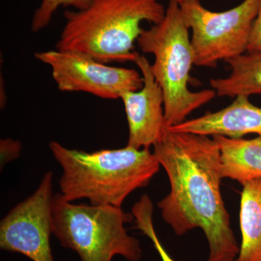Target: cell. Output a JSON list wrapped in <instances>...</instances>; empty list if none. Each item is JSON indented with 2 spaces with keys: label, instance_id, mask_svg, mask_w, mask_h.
<instances>
[{
  "label": "cell",
  "instance_id": "obj_1",
  "mask_svg": "<svg viewBox=\"0 0 261 261\" xmlns=\"http://www.w3.org/2000/svg\"><path fill=\"white\" fill-rule=\"evenodd\" d=\"M153 147L171 188L158 203L165 222L178 236L201 228L209 245L207 261H235L240 246L221 196V159L216 141L166 127Z\"/></svg>",
  "mask_w": 261,
  "mask_h": 261
},
{
  "label": "cell",
  "instance_id": "obj_2",
  "mask_svg": "<svg viewBox=\"0 0 261 261\" xmlns=\"http://www.w3.org/2000/svg\"><path fill=\"white\" fill-rule=\"evenodd\" d=\"M49 146L63 168L59 186L68 202L87 199L91 205L121 207L130 193L149 185L161 166L149 148L127 145L87 152L56 141Z\"/></svg>",
  "mask_w": 261,
  "mask_h": 261
},
{
  "label": "cell",
  "instance_id": "obj_3",
  "mask_svg": "<svg viewBox=\"0 0 261 261\" xmlns=\"http://www.w3.org/2000/svg\"><path fill=\"white\" fill-rule=\"evenodd\" d=\"M161 0H92L83 10H66L56 49L80 51L103 63L135 62L143 21L159 24L166 9Z\"/></svg>",
  "mask_w": 261,
  "mask_h": 261
},
{
  "label": "cell",
  "instance_id": "obj_4",
  "mask_svg": "<svg viewBox=\"0 0 261 261\" xmlns=\"http://www.w3.org/2000/svg\"><path fill=\"white\" fill-rule=\"evenodd\" d=\"M181 7L170 0L162 21L143 29L137 44L144 53L154 56L151 70L164 97L166 127L186 121L192 112L216 97L214 89L192 92L188 87L195 65L193 48Z\"/></svg>",
  "mask_w": 261,
  "mask_h": 261
},
{
  "label": "cell",
  "instance_id": "obj_5",
  "mask_svg": "<svg viewBox=\"0 0 261 261\" xmlns=\"http://www.w3.org/2000/svg\"><path fill=\"white\" fill-rule=\"evenodd\" d=\"M53 232L62 246L78 253L82 261H112L116 255L140 261V243L127 233L133 214L113 205H78L53 195Z\"/></svg>",
  "mask_w": 261,
  "mask_h": 261
},
{
  "label": "cell",
  "instance_id": "obj_6",
  "mask_svg": "<svg viewBox=\"0 0 261 261\" xmlns=\"http://www.w3.org/2000/svg\"><path fill=\"white\" fill-rule=\"evenodd\" d=\"M180 7L185 23L192 30L195 65L216 68L220 61L247 53L260 0H244L224 12L206 9L200 0Z\"/></svg>",
  "mask_w": 261,
  "mask_h": 261
},
{
  "label": "cell",
  "instance_id": "obj_7",
  "mask_svg": "<svg viewBox=\"0 0 261 261\" xmlns=\"http://www.w3.org/2000/svg\"><path fill=\"white\" fill-rule=\"evenodd\" d=\"M34 57L50 67L53 80L62 92H87L102 99H116L143 86L142 75L137 70L110 66L80 51H37Z\"/></svg>",
  "mask_w": 261,
  "mask_h": 261
},
{
  "label": "cell",
  "instance_id": "obj_8",
  "mask_svg": "<svg viewBox=\"0 0 261 261\" xmlns=\"http://www.w3.org/2000/svg\"><path fill=\"white\" fill-rule=\"evenodd\" d=\"M53 195V173L48 171L37 190L2 219V250L23 254L33 261H54L50 246Z\"/></svg>",
  "mask_w": 261,
  "mask_h": 261
},
{
  "label": "cell",
  "instance_id": "obj_9",
  "mask_svg": "<svg viewBox=\"0 0 261 261\" xmlns=\"http://www.w3.org/2000/svg\"><path fill=\"white\" fill-rule=\"evenodd\" d=\"M135 63L142 73L143 86L139 90L124 92L121 97L128 125L127 145L149 148L161 140L166 128L164 97L148 60L140 55Z\"/></svg>",
  "mask_w": 261,
  "mask_h": 261
},
{
  "label": "cell",
  "instance_id": "obj_10",
  "mask_svg": "<svg viewBox=\"0 0 261 261\" xmlns=\"http://www.w3.org/2000/svg\"><path fill=\"white\" fill-rule=\"evenodd\" d=\"M168 128L172 132L209 137L222 135L241 138L254 134L261 137V108L252 104L249 97L242 96L220 111L206 113Z\"/></svg>",
  "mask_w": 261,
  "mask_h": 261
},
{
  "label": "cell",
  "instance_id": "obj_11",
  "mask_svg": "<svg viewBox=\"0 0 261 261\" xmlns=\"http://www.w3.org/2000/svg\"><path fill=\"white\" fill-rule=\"evenodd\" d=\"M220 150L222 178L245 185L261 179V137L251 140L213 136Z\"/></svg>",
  "mask_w": 261,
  "mask_h": 261
},
{
  "label": "cell",
  "instance_id": "obj_12",
  "mask_svg": "<svg viewBox=\"0 0 261 261\" xmlns=\"http://www.w3.org/2000/svg\"><path fill=\"white\" fill-rule=\"evenodd\" d=\"M225 62L231 68L230 75L210 81L216 95L236 98L261 94V53L247 51Z\"/></svg>",
  "mask_w": 261,
  "mask_h": 261
},
{
  "label": "cell",
  "instance_id": "obj_13",
  "mask_svg": "<svg viewBox=\"0 0 261 261\" xmlns=\"http://www.w3.org/2000/svg\"><path fill=\"white\" fill-rule=\"evenodd\" d=\"M243 186L240 211L242 243L235 261H261V179Z\"/></svg>",
  "mask_w": 261,
  "mask_h": 261
},
{
  "label": "cell",
  "instance_id": "obj_14",
  "mask_svg": "<svg viewBox=\"0 0 261 261\" xmlns=\"http://www.w3.org/2000/svg\"><path fill=\"white\" fill-rule=\"evenodd\" d=\"M153 211V204L149 196H142L140 200L136 202L135 205L132 207V214L134 216V221H135L136 228L140 230L152 241L156 250L159 252L161 260L175 261L170 256L160 241L159 237L157 236L152 221Z\"/></svg>",
  "mask_w": 261,
  "mask_h": 261
},
{
  "label": "cell",
  "instance_id": "obj_15",
  "mask_svg": "<svg viewBox=\"0 0 261 261\" xmlns=\"http://www.w3.org/2000/svg\"><path fill=\"white\" fill-rule=\"evenodd\" d=\"M92 0H42L39 8L33 15L31 29L39 32L50 23L53 15L60 7H72L75 10L87 8Z\"/></svg>",
  "mask_w": 261,
  "mask_h": 261
},
{
  "label": "cell",
  "instance_id": "obj_16",
  "mask_svg": "<svg viewBox=\"0 0 261 261\" xmlns=\"http://www.w3.org/2000/svg\"><path fill=\"white\" fill-rule=\"evenodd\" d=\"M21 143L18 140L10 138L3 139L0 141V165L1 168L7 163L18 159L21 152Z\"/></svg>",
  "mask_w": 261,
  "mask_h": 261
},
{
  "label": "cell",
  "instance_id": "obj_17",
  "mask_svg": "<svg viewBox=\"0 0 261 261\" xmlns=\"http://www.w3.org/2000/svg\"><path fill=\"white\" fill-rule=\"evenodd\" d=\"M247 51L261 53V0H260L258 13L252 25Z\"/></svg>",
  "mask_w": 261,
  "mask_h": 261
},
{
  "label": "cell",
  "instance_id": "obj_18",
  "mask_svg": "<svg viewBox=\"0 0 261 261\" xmlns=\"http://www.w3.org/2000/svg\"><path fill=\"white\" fill-rule=\"evenodd\" d=\"M171 1L176 2L178 5H181L185 4V3H188V2L194 1V0H171Z\"/></svg>",
  "mask_w": 261,
  "mask_h": 261
}]
</instances>
